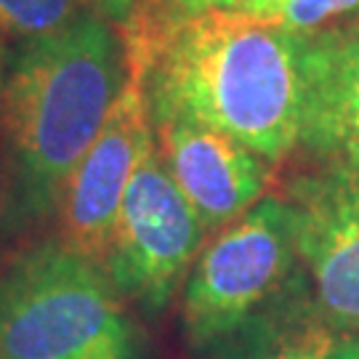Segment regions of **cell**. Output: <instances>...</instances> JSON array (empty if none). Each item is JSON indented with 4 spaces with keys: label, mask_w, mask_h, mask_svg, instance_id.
Returning <instances> with one entry per match:
<instances>
[{
    "label": "cell",
    "mask_w": 359,
    "mask_h": 359,
    "mask_svg": "<svg viewBox=\"0 0 359 359\" xmlns=\"http://www.w3.org/2000/svg\"><path fill=\"white\" fill-rule=\"evenodd\" d=\"M0 359H144V335L107 271L53 240L0 274Z\"/></svg>",
    "instance_id": "3"
},
{
    "label": "cell",
    "mask_w": 359,
    "mask_h": 359,
    "mask_svg": "<svg viewBox=\"0 0 359 359\" xmlns=\"http://www.w3.org/2000/svg\"><path fill=\"white\" fill-rule=\"evenodd\" d=\"M149 112L157 154L208 234H216L266 197L274 173V163L266 157L189 115Z\"/></svg>",
    "instance_id": "8"
},
{
    "label": "cell",
    "mask_w": 359,
    "mask_h": 359,
    "mask_svg": "<svg viewBox=\"0 0 359 359\" xmlns=\"http://www.w3.org/2000/svg\"><path fill=\"white\" fill-rule=\"evenodd\" d=\"M154 0H102V11L115 22L117 27H126L136 22L139 16L149 11Z\"/></svg>",
    "instance_id": "14"
},
{
    "label": "cell",
    "mask_w": 359,
    "mask_h": 359,
    "mask_svg": "<svg viewBox=\"0 0 359 359\" xmlns=\"http://www.w3.org/2000/svg\"><path fill=\"white\" fill-rule=\"evenodd\" d=\"M16 48L0 90V218L25 229L53 218L72 168L126 86L128 53L102 11Z\"/></svg>",
    "instance_id": "1"
},
{
    "label": "cell",
    "mask_w": 359,
    "mask_h": 359,
    "mask_svg": "<svg viewBox=\"0 0 359 359\" xmlns=\"http://www.w3.org/2000/svg\"><path fill=\"white\" fill-rule=\"evenodd\" d=\"M309 35L237 11L173 27L147 62L149 109L189 115L280 163L301 147Z\"/></svg>",
    "instance_id": "2"
},
{
    "label": "cell",
    "mask_w": 359,
    "mask_h": 359,
    "mask_svg": "<svg viewBox=\"0 0 359 359\" xmlns=\"http://www.w3.org/2000/svg\"><path fill=\"white\" fill-rule=\"evenodd\" d=\"M90 11H102V0H0V32L25 43L59 32Z\"/></svg>",
    "instance_id": "12"
},
{
    "label": "cell",
    "mask_w": 359,
    "mask_h": 359,
    "mask_svg": "<svg viewBox=\"0 0 359 359\" xmlns=\"http://www.w3.org/2000/svg\"><path fill=\"white\" fill-rule=\"evenodd\" d=\"M306 271L295 250L293 210L264 197L200 250L181 287V335L208 357L243 325L277 304Z\"/></svg>",
    "instance_id": "4"
},
{
    "label": "cell",
    "mask_w": 359,
    "mask_h": 359,
    "mask_svg": "<svg viewBox=\"0 0 359 359\" xmlns=\"http://www.w3.org/2000/svg\"><path fill=\"white\" fill-rule=\"evenodd\" d=\"M280 6H283V0H243L234 11L245 13V16H253V19H269Z\"/></svg>",
    "instance_id": "15"
},
{
    "label": "cell",
    "mask_w": 359,
    "mask_h": 359,
    "mask_svg": "<svg viewBox=\"0 0 359 359\" xmlns=\"http://www.w3.org/2000/svg\"><path fill=\"white\" fill-rule=\"evenodd\" d=\"M301 147L359 176V16L309 35Z\"/></svg>",
    "instance_id": "9"
},
{
    "label": "cell",
    "mask_w": 359,
    "mask_h": 359,
    "mask_svg": "<svg viewBox=\"0 0 359 359\" xmlns=\"http://www.w3.org/2000/svg\"><path fill=\"white\" fill-rule=\"evenodd\" d=\"M152 142L147 67L128 56L126 86L59 194L53 210L59 243L104 266L120 203Z\"/></svg>",
    "instance_id": "6"
},
{
    "label": "cell",
    "mask_w": 359,
    "mask_h": 359,
    "mask_svg": "<svg viewBox=\"0 0 359 359\" xmlns=\"http://www.w3.org/2000/svg\"><path fill=\"white\" fill-rule=\"evenodd\" d=\"M208 359H359V335L325 317L304 274L277 304L243 325Z\"/></svg>",
    "instance_id": "10"
},
{
    "label": "cell",
    "mask_w": 359,
    "mask_h": 359,
    "mask_svg": "<svg viewBox=\"0 0 359 359\" xmlns=\"http://www.w3.org/2000/svg\"><path fill=\"white\" fill-rule=\"evenodd\" d=\"M240 3L243 0H154V6L144 16L126 27H117V29L126 40L128 56L147 65L157 43L165 38L173 27L213 11H234Z\"/></svg>",
    "instance_id": "11"
},
{
    "label": "cell",
    "mask_w": 359,
    "mask_h": 359,
    "mask_svg": "<svg viewBox=\"0 0 359 359\" xmlns=\"http://www.w3.org/2000/svg\"><path fill=\"white\" fill-rule=\"evenodd\" d=\"M205 237L152 142L120 203L102 269L126 301L144 314H160L184 287Z\"/></svg>",
    "instance_id": "5"
},
{
    "label": "cell",
    "mask_w": 359,
    "mask_h": 359,
    "mask_svg": "<svg viewBox=\"0 0 359 359\" xmlns=\"http://www.w3.org/2000/svg\"><path fill=\"white\" fill-rule=\"evenodd\" d=\"M283 197L317 304L333 325L359 335V176L322 165L290 179Z\"/></svg>",
    "instance_id": "7"
},
{
    "label": "cell",
    "mask_w": 359,
    "mask_h": 359,
    "mask_svg": "<svg viewBox=\"0 0 359 359\" xmlns=\"http://www.w3.org/2000/svg\"><path fill=\"white\" fill-rule=\"evenodd\" d=\"M359 16V0H283V6L264 22L293 29L301 35L320 32Z\"/></svg>",
    "instance_id": "13"
}]
</instances>
